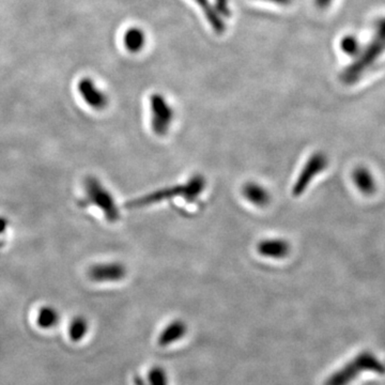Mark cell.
<instances>
[{"instance_id": "cell-1", "label": "cell", "mask_w": 385, "mask_h": 385, "mask_svg": "<svg viewBox=\"0 0 385 385\" xmlns=\"http://www.w3.org/2000/svg\"><path fill=\"white\" fill-rule=\"evenodd\" d=\"M385 52V17L379 19L375 25L374 37L365 48H361L357 54V60L348 66L341 74V82L347 85L355 84L361 78L365 71L378 60Z\"/></svg>"}, {"instance_id": "cell-2", "label": "cell", "mask_w": 385, "mask_h": 385, "mask_svg": "<svg viewBox=\"0 0 385 385\" xmlns=\"http://www.w3.org/2000/svg\"><path fill=\"white\" fill-rule=\"evenodd\" d=\"M368 371L375 374L384 375L385 366L374 353L364 351L359 353L347 364L333 373L324 382V385H349L355 382L359 375Z\"/></svg>"}, {"instance_id": "cell-3", "label": "cell", "mask_w": 385, "mask_h": 385, "mask_svg": "<svg viewBox=\"0 0 385 385\" xmlns=\"http://www.w3.org/2000/svg\"><path fill=\"white\" fill-rule=\"evenodd\" d=\"M85 200L84 204H93L99 208L105 216V219L111 223H115L120 219V212L117 204L114 199L111 192L100 182L96 177H87L84 182Z\"/></svg>"}, {"instance_id": "cell-4", "label": "cell", "mask_w": 385, "mask_h": 385, "mask_svg": "<svg viewBox=\"0 0 385 385\" xmlns=\"http://www.w3.org/2000/svg\"><path fill=\"white\" fill-rule=\"evenodd\" d=\"M151 129L158 136H164L170 131L174 118V111L162 93L150 96Z\"/></svg>"}, {"instance_id": "cell-5", "label": "cell", "mask_w": 385, "mask_h": 385, "mask_svg": "<svg viewBox=\"0 0 385 385\" xmlns=\"http://www.w3.org/2000/svg\"><path fill=\"white\" fill-rule=\"evenodd\" d=\"M328 165H329V159L323 152L318 151V152L312 153V156L308 159L307 162L301 170L296 181L294 182L292 195L294 197L303 195L314 178L321 174L327 168Z\"/></svg>"}, {"instance_id": "cell-6", "label": "cell", "mask_w": 385, "mask_h": 385, "mask_svg": "<svg viewBox=\"0 0 385 385\" xmlns=\"http://www.w3.org/2000/svg\"><path fill=\"white\" fill-rule=\"evenodd\" d=\"M186 199V183L181 186H172V188H162V190H154L148 195L143 197L136 198L127 202V208H143L148 207L150 204H158V202L170 200L172 198L178 197Z\"/></svg>"}, {"instance_id": "cell-7", "label": "cell", "mask_w": 385, "mask_h": 385, "mask_svg": "<svg viewBox=\"0 0 385 385\" xmlns=\"http://www.w3.org/2000/svg\"><path fill=\"white\" fill-rule=\"evenodd\" d=\"M88 274L96 283L119 282L125 278L127 269L119 262L98 263L90 268Z\"/></svg>"}, {"instance_id": "cell-8", "label": "cell", "mask_w": 385, "mask_h": 385, "mask_svg": "<svg viewBox=\"0 0 385 385\" xmlns=\"http://www.w3.org/2000/svg\"><path fill=\"white\" fill-rule=\"evenodd\" d=\"M78 92L86 104L94 109L101 111L108 105L107 96L90 78H84L78 82Z\"/></svg>"}, {"instance_id": "cell-9", "label": "cell", "mask_w": 385, "mask_h": 385, "mask_svg": "<svg viewBox=\"0 0 385 385\" xmlns=\"http://www.w3.org/2000/svg\"><path fill=\"white\" fill-rule=\"evenodd\" d=\"M188 333V324L183 320L177 319L170 322L161 331L158 337V345L166 348L182 341Z\"/></svg>"}, {"instance_id": "cell-10", "label": "cell", "mask_w": 385, "mask_h": 385, "mask_svg": "<svg viewBox=\"0 0 385 385\" xmlns=\"http://www.w3.org/2000/svg\"><path fill=\"white\" fill-rule=\"evenodd\" d=\"M257 251L266 258L283 259L290 253V245L284 239H267L259 242Z\"/></svg>"}, {"instance_id": "cell-11", "label": "cell", "mask_w": 385, "mask_h": 385, "mask_svg": "<svg viewBox=\"0 0 385 385\" xmlns=\"http://www.w3.org/2000/svg\"><path fill=\"white\" fill-rule=\"evenodd\" d=\"M353 183L363 195H374L377 190L376 180L366 167L359 166L355 168L352 174Z\"/></svg>"}, {"instance_id": "cell-12", "label": "cell", "mask_w": 385, "mask_h": 385, "mask_svg": "<svg viewBox=\"0 0 385 385\" xmlns=\"http://www.w3.org/2000/svg\"><path fill=\"white\" fill-rule=\"evenodd\" d=\"M243 196L256 207H266L271 202L270 192L256 182H249L243 186Z\"/></svg>"}, {"instance_id": "cell-13", "label": "cell", "mask_w": 385, "mask_h": 385, "mask_svg": "<svg viewBox=\"0 0 385 385\" xmlns=\"http://www.w3.org/2000/svg\"><path fill=\"white\" fill-rule=\"evenodd\" d=\"M198 6H199L202 11L204 12V17L209 21L212 29L216 33H224L226 31V23L224 17L220 15V12L216 10L214 3L210 0H194Z\"/></svg>"}, {"instance_id": "cell-14", "label": "cell", "mask_w": 385, "mask_h": 385, "mask_svg": "<svg viewBox=\"0 0 385 385\" xmlns=\"http://www.w3.org/2000/svg\"><path fill=\"white\" fill-rule=\"evenodd\" d=\"M146 33L139 27H132L127 29L123 35L125 48L133 54L141 52L146 45Z\"/></svg>"}, {"instance_id": "cell-15", "label": "cell", "mask_w": 385, "mask_h": 385, "mask_svg": "<svg viewBox=\"0 0 385 385\" xmlns=\"http://www.w3.org/2000/svg\"><path fill=\"white\" fill-rule=\"evenodd\" d=\"M135 385H170L168 374L164 367L153 366L145 377H135Z\"/></svg>"}, {"instance_id": "cell-16", "label": "cell", "mask_w": 385, "mask_h": 385, "mask_svg": "<svg viewBox=\"0 0 385 385\" xmlns=\"http://www.w3.org/2000/svg\"><path fill=\"white\" fill-rule=\"evenodd\" d=\"M186 202H192L199 197L200 194L204 192L207 186L206 179L202 174H194L192 178L186 182Z\"/></svg>"}, {"instance_id": "cell-17", "label": "cell", "mask_w": 385, "mask_h": 385, "mask_svg": "<svg viewBox=\"0 0 385 385\" xmlns=\"http://www.w3.org/2000/svg\"><path fill=\"white\" fill-rule=\"evenodd\" d=\"M59 321V315L55 308L50 306H44L39 310L38 318L37 322L38 325L42 329H51L56 325Z\"/></svg>"}, {"instance_id": "cell-18", "label": "cell", "mask_w": 385, "mask_h": 385, "mask_svg": "<svg viewBox=\"0 0 385 385\" xmlns=\"http://www.w3.org/2000/svg\"><path fill=\"white\" fill-rule=\"evenodd\" d=\"M88 329H89V324L85 318H74L73 321L71 322L70 329H69L70 339L73 341H82L87 334Z\"/></svg>"}, {"instance_id": "cell-19", "label": "cell", "mask_w": 385, "mask_h": 385, "mask_svg": "<svg viewBox=\"0 0 385 385\" xmlns=\"http://www.w3.org/2000/svg\"><path fill=\"white\" fill-rule=\"evenodd\" d=\"M341 48L345 54L357 57L361 50V45L359 44V41L355 37L347 35L341 41Z\"/></svg>"}, {"instance_id": "cell-20", "label": "cell", "mask_w": 385, "mask_h": 385, "mask_svg": "<svg viewBox=\"0 0 385 385\" xmlns=\"http://www.w3.org/2000/svg\"><path fill=\"white\" fill-rule=\"evenodd\" d=\"M214 6H215L216 10L220 12V15L224 17V19H227V17H231V10L229 7V1L228 0H214Z\"/></svg>"}, {"instance_id": "cell-21", "label": "cell", "mask_w": 385, "mask_h": 385, "mask_svg": "<svg viewBox=\"0 0 385 385\" xmlns=\"http://www.w3.org/2000/svg\"><path fill=\"white\" fill-rule=\"evenodd\" d=\"M333 0H315L316 7L319 8V9H327L330 5H331Z\"/></svg>"}, {"instance_id": "cell-22", "label": "cell", "mask_w": 385, "mask_h": 385, "mask_svg": "<svg viewBox=\"0 0 385 385\" xmlns=\"http://www.w3.org/2000/svg\"><path fill=\"white\" fill-rule=\"evenodd\" d=\"M8 226H9V224H8L7 220L3 217V216H0V235L5 233V231H7Z\"/></svg>"}, {"instance_id": "cell-23", "label": "cell", "mask_w": 385, "mask_h": 385, "mask_svg": "<svg viewBox=\"0 0 385 385\" xmlns=\"http://www.w3.org/2000/svg\"><path fill=\"white\" fill-rule=\"evenodd\" d=\"M263 1H268V3H276V5L280 6L290 5L292 3V0H263Z\"/></svg>"}]
</instances>
